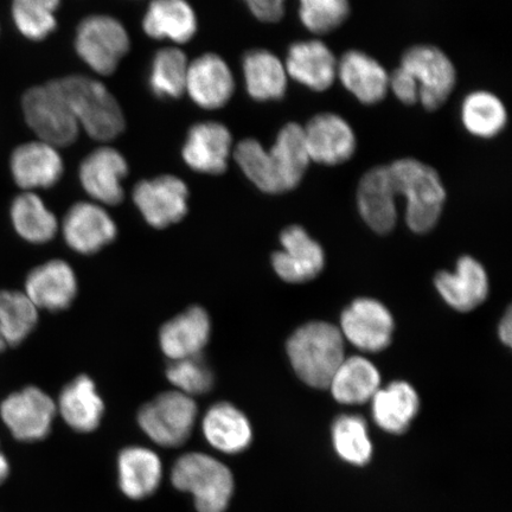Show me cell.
<instances>
[{
  "label": "cell",
  "instance_id": "1",
  "mask_svg": "<svg viewBox=\"0 0 512 512\" xmlns=\"http://www.w3.org/2000/svg\"><path fill=\"white\" fill-rule=\"evenodd\" d=\"M234 158L249 181L271 195L296 189L311 163L303 126L298 123L281 128L270 150H265L258 140H242Z\"/></svg>",
  "mask_w": 512,
  "mask_h": 512
},
{
  "label": "cell",
  "instance_id": "2",
  "mask_svg": "<svg viewBox=\"0 0 512 512\" xmlns=\"http://www.w3.org/2000/svg\"><path fill=\"white\" fill-rule=\"evenodd\" d=\"M345 339L337 326L311 322L288 339L287 355L294 371L307 386L328 389L345 360Z\"/></svg>",
  "mask_w": 512,
  "mask_h": 512
},
{
  "label": "cell",
  "instance_id": "3",
  "mask_svg": "<svg viewBox=\"0 0 512 512\" xmlns=\"http://www.w3.org/2000/svg\"><path fill=\"white\" fill-rule=\"evenodd\" d=\"M396 196L406 200V222L416 234L437 226L446 201V190L438 171L414 158H402L388 165Z\"/></svg>",
  "mask_w": 512,
  "mask_h": 512
},
{
  "label": "cell",
  "instance_id": "4",
  "mask_svg": "<svg viewBox=\"0 0 512 512\" xmlns=\"http://www.w3.org/2000/svg\"><path fill=\"white\" fill-rule=\"evenodd\" d=\"M79 125L93 139L112 140L125 128L124 113L101 82L82 75L57 80Z\"/></svg>",
  "mask_w": 512,
  "mask_h": 512
},
{
  "label": "cell",
  "instance_id": "5",
  "mask_svg": "<svg viewBox=\"0 0 512 512\" xmlns=\"http://www.w3.org/2000/svg\"><path fill=\"white\" fill-rule=\"evenodd\" d=\"M172 484L189 492L198 512H224L234 492L232 472L219 460L204 453H187L172 469Z\"/></svg>",
  "mask_w": 512,
  "mask_h": 512
},
{
  "label": "cell",
  "instance_id": "6",
  "mask_svg": "<svg viewBox=\"0 0 512 512\" xmlns=\"http://www.w3.org/2000/svg\"><path fill=\"white\" fill-rule=\"evenodd\" d=\"M25 121L38 140L56 147L72 145L80 125L68 105L57 80L36 86L22 99Z\"/></svg>",
  "mask_w": 512,
  "mask_h": 512
},
{
  "label": "cell",
  "instance_id": "7",
  "mask_svg": "<svg viewBox=\"0 0 512 512\" xmlns=\"http://www.w3.org/2000/svg\"><path fill=\"white\" fill-rule=\"evenodd\" d=\"M197 414L194 398L170 390L140 408L138 424L147 437L159 446L179 447L190 438Z\"/></svg>",
  "mask_w": 512,
  "mask_h": 512
},
{
  "label": "cell",
  "instance_id": "8",
  "mask_svg": "<svg viewBox=\"0 0 512 512\" xmlns=\"http://www.w3.org/2000/svg\"><path fill=\"white\" fill-rule=\"evenodd\" d=\"M75 48L94 72L111 75L130 50V37L118 19L96 15L80 23Z\"/></svg>",
  "mask_w": 512,
  "mask_h": 512
},
{
  "label": "cell",
  "instance_id": "9",
  "mask_svg": "<svg viewBox=\"0 0 512 512\" xmlns=\"http://www.w3.org/2000/svg\"><path fill=\"white\" fill-rule=\"evenodd\" d=\"M411 74L419 88V102L427 111L445 104L457 83L456 67L443 50L415 46L403 54L401 66Z\"/></svg>",
  "mask_w": 512,
  "mask_h": 512
},
{
  "label": "cell",
  "instance_id": "10",
  "mask_svg": "<svg viewBox=\"0 0 512 512\" xmlns=\"http://www.w3.org/2000/svg\"><path fill=\"white\" fill-rule=\"evenodd\" d=\"M56 414V402L32 386L12 393L0 405V416L12 435L29 443L48 437Z\"/></svg>",
  "mask_w": 512,
  "mask_h": 512
},
{
  "label": "cell",
  "instance_id": "11",
  "mask_svg": "<svg viewBox=\"0 0 512 512\" xmlns=\"http://www.w3.org/2000/svg\"><path fill=\"white\" fill-rule=\"evenodd\" d=\"M189 189L183 179L165 175L139 182L133 201L149 226L165 229L188 214Z\"/></svg>",
  "mask_w": 512,
  "mask_h": 512
},
{
  "label": "cell",
  "instance_id": "12",
  "mask_svg": "<svg viewBox=\"0 0 512 512\" xmlns=\"http://www.w3.org/2000/svg\"><path fill=\"white\" fill-rule=\"evenodd\" d=\"M341 330L357 349L379 352L392 343L394 319L392 313L375 299L355 300L341 317Z\"/></svg>",
  "mask_w": 512,
  "mask_h": 512
},
{
  "label": "cell",
  "instance_id": "13",
  "mask_svg": "<svg viewBox=\"0 0 512 512\" xmlns=\"http://www.w3.org/2000/svg\"><path fill=\"white\" fill-rule=\"evenodd\" d=\"M311 162L335 166L354 156L357 140L348 121L335 113H319L303 126Z\"/></svg>",
  "mask_w": 512,
  "mask_h": 512
},
{
  "label": "cell",
  "instance_id": "14",
  "mask_svg": "<svg viewBox=\"0 0 512 512\" xmlns=\"http://www.w3.org/2000/svg\"><path fill=\"white\" fill-rule=\"evenodd\" d=\"M61 229L68 247L82 255L98 253L118 235V227L112 216L91 202L74 204L64 216Z\"/></svg>",
  "mask_w": 512,
  "mask_h": 512
},
{
  "label": "cell",
  "instance_id": "15",
  "mask_svg": "<svg viewBox=\"0 0 512 512\" xmlns=\"http://www.w3.org/2000/svg\"><path fill=\"white\" fill-rule=\"evenodd\" d=\"M281 251L272 256L275 273L290 284H303L318 277L325 265L322 246L299 226H291L280 235Z\"/></svg>",
  "mask_w": 512,
  "mask_h": 512
},
{
  "label": "cell",
  "instance_id": "16",
  "mask_svg": "<svg viewBox=\"0 0 512 512\" xmlns=\"http://www.w3.org/2000/svg\"><path fill=\"white\" fill-rule=\"evenodd\" d=\"M78 278L68 262L50 260L32 270L24 284V294L37 310H67L78 296Z\"/></svg>",
  "mask_w": 512,
  "mask_h": 512
},
{
  "label": "cell",
  "instance_id": "17",
  "mask_svg": "<svg viewBox=\"0 0 512 512\" xmlns=\"http://www.w3.org/2000/svg\"><path fill=\"white\" fill-rule=\"evenodd\" d=\"M63 160L55 146L36 140L16 147L10 157V171L24 191L49 189L60 182Z\"/></svg>",
  "mask_w": 512,
  "mask_h": 512
},
{
  "label": "cell",
  "instance_id": "18",
  "mask_svg": "<svg viewBox=\"0 0 512 512\" xmlns=\"http://www.w3.org/2000/svg\"><path fill=\"white\" fill-rule=\"evenodd\" d=\"M128 174L126 159L112 147H100L83 160L80 182L93 200L117 206L124 200L121 182Z\"/></svg>",
  "mask_w": 512,
  "mask_h": 512
},
{
  "label": "cell",
  "instance_id": "19",
  "mask_svg": "<svg viewBox=\"0 0 512 512\" xmlns=\"http://www.w3.org/2000/svg\"><path fill=\"white\" fill-rule=\"evenodd\" d=\"M396 192L388 165L376 166L361 178L357 207L364 222L377 234H388L398 220Z\"/></svg>",
  "mask_w": 512,
  "mask_h": 512
},
{
  "label": "cell",
  "instance_id": "20",
  "mask_svg": "<svg viewBox=\"0 0 512 512\" xmlns=\"http://www.w3.org/2000/svg\"><path fill=\"white\" fill-rule=\"evenodd\" d=\"M210 336L209 313L201 306H191L162 326L159 345L170 361L182 360L201 355Z\"/></svg>",
  "mask_w": 512,
  "mask_h": 512
},
{
  "label": "cell",
  "instance_id": "21",
  "mask_svg": "<svg viewBox=\"0 0 512 512\" xmlns=\"http://www.w3.org/2000/svg\"><path fill=\"white\" fill-rule=\"evenodd\" d=\"M338 60L322 41L296 42L287 51L285 68L288 78L311 91L325 92L337 79Z\"/></svg>",
  "mask_w": 512,
  "mask_h": 512
},
{
  "label": "cell",
  "instance_id": "22",
  "mask_svg": "<svg viewBox=\"0 0 512 512\" xmlns=\"http://www.w3.org/2000/svg\"><path fill=\"white\" fill-rule=\"evenodd\" d=\"M233 138L220 123L192 126L183 147V158L192 170L208 175H221L227 170Z\"/></svg>",
  "mask_w": 512,
  "mask_h": 512
},
{
  "label": "cell",
  "instance_id": "23",
  "mask_svg": "<svg viewBox=\"0 0 512 512\" xmlns=\"http://www.w3.org/2000/svg\"><path fill=\"white\" fill-rule=\"evenodd\" d=\"M234 88L232 70L219 55L206 54L190 64L185 91L198 106L217 110L228 104Z\"/></svg>",
  "mask_w": 512,
  "mask_h": 512
},
{
  "label": "cell",
  "instance_id": "24",
  "mask_svg": "<svg viewBox=\"0 0 512 512\" xmlns=\"http://www.w3.org/2000/svg\"><path fill=\"white\" fill-rule=\"evenodd\" d=\"M435 287L452 309L470 312L485 302L489 294V279L482 264L471 256H463L454 272H440Z\"/></svg>",
  "mask_w": 512,
  "mask_h": 512
},
{
  "label": "cell",
  "instance_id": "25",
  "mask_svg": "<svg viewBox=\"0 0 512 512\" xmlns=\"http://www.w3.org/2000/svg\"><path fill=\"white\" fill-rule=\"evenodd\" d=\"M337 78L364 105L379 104L389 91V74L379 61L360 50H349L338 61Z\"/></svg>",
  "mask_w": 512,
  "mask_h": 512
},
{
  "label": "cell",
  "instance_id": "26",
  "mask_svg": "<svg viewBox=\"0 0 512 512\" xmlns=\"http://www.w3.org/2000/svg\"><path fill=\"white\" fill-rule=\"evenodd\" d=\"M204 438L215 450L227 454L241 453L251 445V422L238 407L229 402L211 406L202 420Z\"/></svg>",
  "mask_w": 512,
  "mask_h": 512
},
{
  "label": "cell",
  "instance_id": "27",
  "mask_svg": "<svg viewBox=\"0 0 512 512\" xmlns=\"http://www.w3.org/2000/svg\"><path fill=\"white\" fill-rule=\"evenodd\" d=\"M56 407L63 421L80 433L95 431L105 413L104 401L87 375L76 377L62 389Z\"/></svg>",
  "mask_w": 512,
  "mask_h": 512
},
{
  "label": "cell",
  "instance_id": "28",
  "mask_svg": "<svg viewBox=\"0 0 512 512\" xmlns=\"http://www.w3.org/2000/svg\"><path fill=\"white\" fill-rule=\"evenodd\" d=\"M373 402L376 425L390 434L405 433L419 413L420 399L411 384L403 381L390 383L377 390Z\"/></svg>",
  "mask_w": 512,
  "mask_h": 512
},
{
  "label": "cell",
  "instance_id": "29",
  "mask_svg": "<svg viewBox=\"0 0 512 512\" xmlns=\"http://www.w3.org/2000/svg\"><path fill=\"white\" fill-rule=\"evenodd\" d=\"M119 485L131 499L155 494L163 477V465L157 453L145 447H127L118 458Z\"/></svg>",
  "mask_w": 512,
  "mask_h": 512
},
{
  "label": "cell",
  "instance_id": "30",
  "mask_svg": "<svg viewBox=\"0 0 512 512\" xmlns=\"http://www.w3.org/2000/svg\"><path fill=\"white\" fill-rule=\"evenodd\" d=\"M146 35L155 40L187 43L197 31V18L185 0H152L143 21Z\"/></svg>",
  "mask_w": 512,
  "mask_h": 512
},
{
  "label": "cell",
  "instance_id": "31",
  "mask_svg": "<svg viewBox=\"0 0 512 512\" xmlns=\"http://www.w3.org/2000/svg\"><path fill=\"white\" fill-rule=\"evenodd\" d=\"M243 76L249 96L255 101H273L284 98L288 75L285 64L271 51H248L242 61Z\"/></svg>",
  "mask_w": 512,
  "mask_h": 512
},
{
  "label": "cell",
  "instance_id": "32",
  "mask_svg": "<svg viewBox=\"0 0 512 512\" xmlns=\"http://www.w3.org/2000/svg\"><path fill=\"white\" fill-rule=\"evenodd\" d=\"M379 370L367 358L345 357L332 377L329 389L343 405H362L374 398L381 387Z\"/></svg>",
  "mask_w": 512,
  "mask_h": 512
},
{
  "label": "cell",
  "instance_id": "33",
  "mask_svg": "<svg viewBox=\"0 0 512 512\" xmlns=\"http://www.w3.org/2000/svg\"><path fill=\"white\" fill-rule=\"evenodd\" d=\"M10 217L19 238L32 245H44L59 232L56 216L34 191H23L15 197L11 203Z\"/></svg>",
  "mask_w": 512,
  "mask_h": 512
},
{
  "label": "cell",
  "instance_id": "34",
  "mask_svg": "<svg viewBox=\"0 0 512 512\" xmlns=\"http://www.w3.org/2000/svg\"><path fill=\"white\" fill-rule=\"evenodd\" d=\"M38 323V310L24 292L0 290V354L27 339Z\"/></svg>",
  "mask_w": 512,
  "mask_h": 512
},
{
  "label": "cell",
  "instance_id": "35",
  "mask_svg": "<svg viewBox=\"0 0 512 512\" xmlns=\"http://www.w3.org/2000/svg\"><path fill=\"white\" fill-rule=\"evenodd\" d=\"M463 125L472 136L490 139L498 136L508 123V112L501 99L486 91L473 92L462 104Z\"/></svg>",
  "mask_w": 512,
  "mask_h": 512
},
{
  "label": "cell",
  "instance_id": "36",
  "mask_svg": "<svg viewBox=\"0 0 512 512\" xmlns=\"http://www.w3.org/2000/svg\"><path fill=\"white\" fill-rule=\"evenodd\" d=\"M332 443L345 463L364 466L373 457L366 421L358 415H341L332 425Z\"/></svg>",
  "mask_w": 512,
  "mask_h": 512
},
{
  "label": "cell",
  "instance_id": "37",
  "mask_svg": "<svg viewBox=\"0 0 512 512\" xmlns=\"http://www.w3.org/2000/svg\"><path fill=\"white\" fill-rule=\"evenodd\" d=\"M189 64L181 49L164 48L153 59L150 87L160 99H178L187 87Z\"/></svg>",
  "mask_w": 512,
  "mask_h": 512
},
{
  "label": "cell",
  "instance_id": "38",
  "mask_svg": "<svg viewBox=\"0 0 512 512\" xmlns=\"http://www.w3.org/2000/svg\"><path fill=\"white\" fill-rule=\"evenodd\" d=\"M61 0H14L11 16L16 28L31 41H42L56 29Z\"/></svg>",
  "mask_w": 512,
  "mask_h": 512
},
{
  "label": "cell",
  "instance_id": "39",
  "mask_svg": "<svg viewBox=\"0 0 512 512\" xmlns=\"http://www.w3.org/2000/svg\"><path fill=\"white\" fill-rule=\"evenodd\" d=\"M165 374L177 392L191 398L209 393L215 383L213 370L202 355L170 361Z\"/></svg>",
  "mask_w": 512,
  "mask_h": 512
},
{
  "label": "cell",
  "instance_id": "40",
  "mask_svg": "<svg viewBox=\"0 0 512 512\" xmlns=\"http://www.w3.org/2000/svg\"><path fill=\"white\" fill-rule=\"evenodd\" d=\"M350 15L349 0H299V18L316 35L336 30Z\"/></svg>",
  "mask_w": 512,
  "mask_h": 512
},
{
  "label": "cell",
  "instance_id": "41",
  "mask_svg": "<svg viewBox=\"0 0 512 512\" xmlns=\"http://www.w3.org/2000/svg\"><path fill=\"white\" fill-rule=\"evenodd\" d=\"M389 89L402 104L412 106L419 102L418 85L413 76L402 67L389 75Z\"/></svg>",
  "mask_w": 512,
  "mask_h": 512
},
{
  "label": "cell",
  "instance_id": "42",
  "mask_svg": "<svg viewBox=\"0 0 512 512\" xmlns=\"http://www.w3.org/2000/svg\"><path fill=\"white\" fill-rule=\"evenodd\" d=\"M256 19L265 23H277L285 15L286 0H245Z\"/></svg>",
  "mask_w": 512,
  "mask_h": 512
},
{
  "label": "cell",
  "instance_id": "43",
  "mask_svg": "<svg viewBox=\"0 0 512 512\" xmlns=\"http://www.w3.org/2000/svg\"><path fill=\"white\" fill-rule=\"evenodd\" d=\"M498 335L499 338H501L502 343L510 347L512 342V318L510 309L508 310L507 315L502 319L501 324H499Z\"/></svg>",
  "mask_w": 512,
  "mask_h": 512
},
{
  "label": "cell",
  "instance_id": "44",
  "mask_svg": "<svg viewBox=\"0 0 512 512\" xmlns=\"http://www.w3.org/2000/svg\"><path fill=\"white\" fill-rule=\"evenodd\" d=\"M10 467L8 460H6L4 454L0 452V484L4 483V480L8 478Z\"/></svg>",
  "mask_w": 512,
  "mask_h": 512
}]
</instances>
